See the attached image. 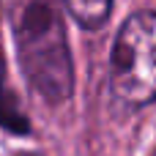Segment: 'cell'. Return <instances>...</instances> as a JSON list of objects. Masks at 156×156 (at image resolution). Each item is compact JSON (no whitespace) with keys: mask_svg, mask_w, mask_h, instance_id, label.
Wrapping results in <instances>:
<instances>
[{"mask_svg":"<svg viewBox=\"0 0 156 156\" xmlns=\"http://www.w3.org/2000/svg\"><path fill=\"white\" fill-rule=\"evenodd\" d=\"M25 156H33V154H25Z\"/></svg>","mask_w":156,"mask_h":156,"instance_id":"cell-6","label":"cell"},{"mask_svg":"<svg viewBox=\"0 0 156 156\" xmlns=\"http://www.w3.org/2000/svg\"><path fill=\"white\" fill-rule=\"evenodd\" d=\"M0 126L8 129V132H27V121L25 115L19 112L16 107V96L5 80V69H3V60H0Z\"/></svg>","mask_w":156,"mask_h":156,"instance_id":"cell-4","label":"cell"},{"mask_svg":"<svg viewBox=\"0 0 156 156\" xmlns=\"http://www.w3.org/2000/svg\"><path fill=\"white\" fill-rule=\"evenodd\" d=\"M151 156H156V148H154V151H151Z\"/></svg>","mask_w":156,"mask_h":156,"instance_id":"cell-5","label":"cell"},{"mask_svg":"<svg viewBox=\"0 0 156 156\" xmlns=\"http://www.w3.org/2000/svg\"><path fill=\"white\" fill-rule=\"evenodd\" d=\"M66 11L88 30H96L107 22L112 11V0H63Z\"/></svg>","mask_w":156,"mask_h":156,"instance_id":"cell-3","label":"cell"},{"mask_svg":"<svg viewBox=\"0 0 156 156\" xmlns=\"http://www.w3.org/2000/svg\"><path fill=\"white\" fill-rule=\"evenodd\" d=\"M5 11L22 71L36 96L49 107L69 101L74 90V66L60 0H5Z\"/></svg>","mask_w":156,"mask_h":156,"instance_id":"cell-1","label":"cell"},{"mask_svg":"<svg viewBox=\"0 0 156 156\" xmlns=\"http://www.w3.org/2000/svg\"><path fill=\"white\" fill-rule=\"evenodd\" d=\"M110 90L129 107L156 101V14H132L112 44L110 55Z\"/></svg>","mask_w":156,"mask_h":156,"instance_id":"cell-2","label":"cell"}]
</instances>
